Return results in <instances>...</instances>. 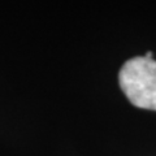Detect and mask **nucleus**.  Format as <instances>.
Returning <instances> with one entry per match:
<instances>
[{"label": "nucleus", "instance_id": "1", "mask_svg": "<svg viewBox=\"0 0 156 156\" xmlns=\"http://www.w3.org/2000/svg\"><path fill=\"white\" fill-rule=\"evenodd\" d=\"M120 87L131 104L156 111V61L136 56L122 65L119 74Z\"/></svg>", "mask_w": 156, "mask_h": 156}]
</instances>
